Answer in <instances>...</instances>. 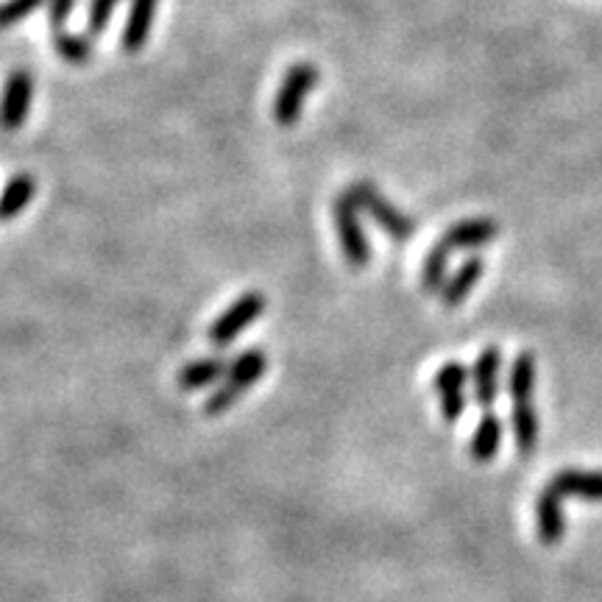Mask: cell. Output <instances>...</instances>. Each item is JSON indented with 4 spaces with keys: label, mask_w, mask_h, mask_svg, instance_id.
<instances>
[{
    "label": "cell",
    "mask_w": 602,
    "mask_h": 602,
    "mask_svg": "<svg viewBox=\"0 0 602 602\" xmlns=\"http://www.w3.org/2000/svg\"><path fill=\"white\" fill-rule=\"evenodd\" d=\"M268 357L262 348H246L235 361L229 363V372L221 379L218 388L213 390L207 401H204V413L207 416H224L226 410L240 399L246 390H251L257 385V379L266 374Z\"/></svg>",
    "instance_id": "obj_1"
},
{
    "label": "cell",
    "mask_w": 602,
    "mask_h": 602,
    "mask_svg": "<svg viewBox=\"0 0 602 602\" xmlns=\"http://www.w3.org/2000/svg\"><path fill=\"white\" fill-rule=\"evenodd\" d=\"M355 204L361 207V213H366L390 240H410L416 235V224L408 213H401L399 207H394L385 193H379L372 182H355L346 190Z\"/></svg>",
    "instance_id": "obj_2"
},
{
    "label": "cell",
    "mask_w": 602,
    "mask_h": 602,
    "mask_svg": "<svg viewBox=\"0 0 602 602\" xmlns=\"http://www.w3.org/2000/svg\"><path fill=\"white\" fill-rule=\"evenodd\" d=\"M332 218H335L343 257L355 271H363L372 262V243H368L366 229H363L361 207L355 204V198L348 193L337 195L335 204H332Z\"/></svg>",
    "instance_id": "obj_3"
},
{
    "label": "cell",
    "mask_w": 602,
    "mask_h": 602,
    "mask_svg": "<svg viewBox=\"0 0 602 602\" xmlns=\"http://www.w3.org/2000/svg\"><path fill=\"white\" fill-rule=\"evenodd\" d=\"M321 73L313 62H295L288 67L282 84L277 89V98H273V120L279 126H293L299 123L301 107L308 95L319 87Z\"/></svg>",
    "instance_id": "obj_4"
},
{
    "label": "cell",
    "mask_w": 602,
    "mask_h": 602,
    "mask_svg": "<svg viewBox=\"0 0 602 602\" xmlns=\"http://www.w3.org/2000/svg\"><path fill=\"white\" fill-rule=\"evenodd\" d=\"M262 313H266V295L257 293V290H248V293L232 301L229 308L215 319V324L209 326V343L215 348L232 346L237 341V335L255 324Z\"/></svg>",
    "instance_id": "obj_5"
},
{
    "label": "cell",
    "mask_w": 602,
    "mask_h": 602,
    "mask_svg": "<svg viewBox=\"0 0 602 602\" xmlns=\"http://www.w3.org/2000/svg\"><path fill=\"white\" fill-rule=\"evenodd\" d=\"M34 100V76L25 67L9 73L3 93H0V129L18 131L25 126Z\"/></svg>",
    "instance_id": "obj_6"
},
{
    "label": "cell",
    "mask_w": 602,
    "mask_h": 602,
    "mask_svg": "<svg viewBox=\"0 0 602 602\" xmlns=\"http://www.w3.org/2000/svg\"><path fill=\"white\" fill-rule=\"evenodd\" d=\"M466 379L469 372L461 363H443L438 368L436 383L432 385H436V394L441 399V416L447 421H458L463 416V410H466V394H463Z\"/></svg>",
    "instance_id": "obj_7"
},
{
    "label": "cell",
    "mask_w": 602,
    "mask_h": 602,
    "mask_svg": "<svg viewBox=\"0 0 602 602\" xmlns=\"http://www.w3.org/2000/svg\"><path fill=\"white\" fill-rule=\"evenodd\" d=\"M499 237V224L491 218H466V221H458L455 226H449L447 232L441 235V246L447 248V251H469V248H480V246H488L491 240H496Z\"/></svg>",
    "instance_id": "obj_8"
},
{
    "label": "cell",
    "mask_w": 602,
    "mask_h": 602,
    "mask_svg": "<svg viewBox=\"0 0 602 602\" xmlns=\"http://www.w3.org/2000/svg\"><path fill=\"white\" fill-rule=\"evenodd\" d=\"M536 522L538 536L547 547L561 544L563 533H567V522H563V496L556 488H544L536 499Z\"/></svg>",
    "instance_id": "obj_9"
},
{
    "label": "cell",
    "mask_w": 602,
    "mask_h": 602,
    "mask_svg": "<svg viewBox=\"0 0 602 602\" xmlns=\"http://www.w3.org/2000/svg\"><path fill=\"white\" fill-rule=\"evenodd\" d=\"M499 366L502 352L496 346L483 348V355L474 363V399L485 410L494 405L496 394H499Z\"/></svg>",
    "instance_id": "obj_10"
},
{
    "label": "cell",
    "mask_w": 602,
    "mask_h": 602,
    "mask_svg": "<svg viewBox=\"0 0 602 602\" xmlns=\"http://www.w3.org/2000/svg\"><path fill=\"white\" fill-rule=\"evenodd\" d=\"M549 488L561 496H578V499L602 502V472H583V469H563L549 480Z\"/></svg>",
    "instance_id": "obj_11"
},
{
    "label": "cell",
    "mask_w": 602,
    "mask_h": 602,
    "mask_svg": "<svg viewBox=\"0 0 602 602\" xmlns=\"http://www.w3.org/2000/svg\"><path fill=\"white\" fill-rule=\"evenodd\" d=\"M160 9V0H131L129 20L123 29V51L126 54H137L146 45L148 34H151V23Z\"/></svg>",
    "instance_id": "obj_12"
},
{
    "label": "cell",
    "mask_w": 602,
    "mask_h": 602,
    "mask_svg": "<svg viewBox=\"0 0 602 602\" xmlns=\"http://www.w3.org/2000/svg\"><path fill=\"white\" fill-rule=\"evenodd\" d=\"M226 372H229V363L224 357H201V361L190 363L176 374V388L184 390V394H193V390L221 383Z\"/></svg>",
    "instance_id": "obj_13"
},
{
    "label": "cell",
    "mask_w": 602,
    "mask_h": 602,
    "mask_svg": "<svg viewBox=\"0 0 602 602\" xmlns=\"http://www.w3.org/2000/svg\"><path fill=\"white\" fill-rule=\"evenodd\" d=\"M480 277H483V257L474 255L447 279V284H443L441 293H438L441 295L443 308H458V304L472 293L474 284L480 282Z\"/></svg>",
    "instance_id": "obj_14"
},
{
    "label": "cell",
    "mask_w": 602,
    "mask_h": 602,
    "mask_svg": "<svg viewBox=\"0 0 602 602\" xmlns=\"http://www.w3.org/2000/svg\"><path fill=\"white\" fill-rule=\"evenodd\" d=\"M36 193V182L31 173H14L0 193V221H12L23 213Z\"/></svg>",
    "instance_id": "obj_15"
},
{
    "label": "cell",
    "mask_w": 602,
    "mask_h": 602,
    "mask_svg": "<svg viewBox=\"0 0 602 602\" xmlns=\"http://www.w3.org/2000/svg\"><path fill=\"white\" fill-rule=\"evenodd\" d=\"M510 421H514V438L522 455H533L538 443V410L533 401H514L510 405Z\"/></svg>",
    "instance_id": "obj_16"
},
{
    "label": "cell",
    "mask_w": 602,
    "mask_h": 602,
    "mask_svg": "<svg viewBox=\"0 0 602 602\" xmlns=\"http://www.w3.org/2000/svg\"><path fill=\"white\" fill-rule=\"evenodd\" d=\"M499 443H502L499 416L491 413V410H485V416L480 419L477 430H474V438H472V447H469V452H472V458L477 463H488V461H494L496 452H499Z\"/></svg>",
    "instance_id": "obj_17"
},
{
    "label": "cell",
    "mask_w": 602,
    "mask_h": 602,
    "mask_svg": "<svg viewBox=\"0 0 602 602\" xmlns=\"http://www.w3.org/2000/svg\"><path fill=\"white\" fill-rule=\"evenodd\" d=\"M533 390H536V357L522 352L510 366L508 394L514 401H533Z\"/></svg>",
    "instance_id": "obj_18"
},
{
    "label": "cell",
    "mask_w": 602,
    "mask_h": 602,
    "mask_svg": "<svg viewBox=\"0 0 602 602\" xmlns=\"http://www.w3.org/2000/svg\"><path fill=\"white\" fill-rule=\"evenodd\" d=\"M452 260V251L436 243L430 255L424 257V266H421V288L424 293H441V288L447 284V268Z\"/></svg>",
    "instance_id": "obj_19"
},
{
    "label": "cell",
    "mask_w": 602,
    "mask_h": 602,
    "mask_svg": "<svg viewBox=\"0 0 602 602\" xmlns=\"http://www.w3.org/2000/svg\"><path fill=\"white\" fill-rule=\"evenodd\" d=\"M51 40H54L56 54L73 65H84L87 60H93V40L87 34L78 36L71 31H51Z\"/></svg>",
    "instance_id": "obj_20"
},
{
    "label": "cell",
    "mask_w": 602,
    "mask_h": 602,
    "mask_svg": "<svg viewBox=\"0 0 602 602\" xmlns=\"http://www.w3.org/2000/svg\"><path fill=\"white\" fill-rule=\"evenodd\" d=\"M51 0H7V3H0V31L12 29L18 25L20 20L34 14L40 7H47Z\"/></svg>",
    "instance_id": "obj_21"
},
{
    "label": "cell",
    "mask_w": 602,
    "mask_h": 602,
    "mask_svg": "<svg viewBox=\"0 0 602 602\" xmlns=\"http://www.w3.org/2000/svg\"><path fill=\"white\" fill-rule=\"evenodd\" d=\"M120 0H89V12H87V36L95 40L107 31L109 20H112V12L118 9Z\"/></svg>",
    "instance_id": "obj_22"
},
{
    "label": "cell",
    "mask_w": 602,
    "mask_h": 602,
    "mask_svg": "<svg viewBox=\"0 0 602 602\" xmlns=\"http://www.w3.org/2000/svg\"><path fill=\"white\" fill-rule=\"evenodd\" d=\"M73 9H76V0H51L47 3V23H51V31H65Z\"/></svg>",
    "instance_id": "obj_23"
}]
</instances>
